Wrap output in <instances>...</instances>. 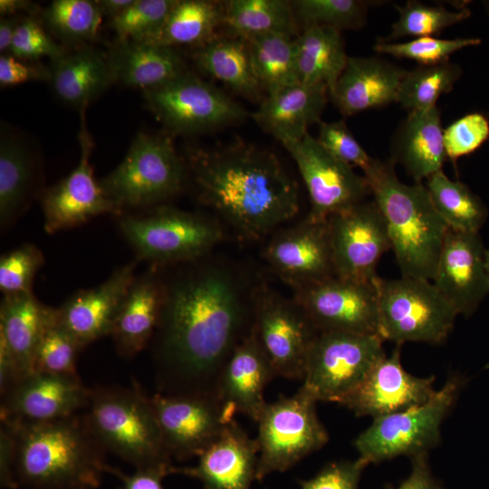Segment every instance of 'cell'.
I'll list each match as a JSON object with an SVG mask.
<instances>
[{"mask_svg":"<svg viewBox=\"0 0 489 489\" xmlns=\"http://www.w3.org/2000/svg\"><path fill=\"white\" fill-rule=\"evenodd\" d=\"M393 161L401 164L415 182L442 170L446 154L437 107L409 112L392 144Z\"/></svg>","mask_w":489,"mask_h":489,"instance_id":"f546056e","label":"cell"},{"mask_svg":"<svg viewBox=\"0 0 489 489\" xmlns=\"http://www.w3.org/2000/svg\"><path fill=\"white\" fill-rule=\"evenodd\" d=\"M327 92L325 85L299 82L266 94L251 116L283 145L296 141L308 133L310 125L321 122Z\"/></svg>","mask_w":489,"mask_h":489,"instance_id":"83f0119b","label":"cell"},{"mask_svg":"<svg viewBox=\"0 0 489 489\" xmlns=\"http://www.w3.org/2000/svg\"><path fill=\"white\" fill-rule=\"evenodd\" d=\"M316 403L301 388L291 397L266 403L257 420L256 480L286 471L326 445L329 435L318 417Z\"/></svg>","mask_w":489,"mask_h":489,"instance_id":"8fae6325","label":"cell"},{"mask_svg":"<svg viewBox=\"0 0 489 489\" xmlns=\"http://www.w3.org/2000/svg\"><path fill=\"white\" fill-rule=\"evenodd\" d=\"M274 377L269 360L250 329L225 361L216 395L232 417L242 414L257 422L266 405L264 389Z\"/></svg>","mask_w":489,"mask_h":489,"instance_id":"d4e9b609","label":"cell"},{"mask_svg":"<svg viewBox=\"0 0 489 489\" xmlns=\"http://www.w3.org/2000/svg\"><path fill=\"white\" fill-rule=\"evenodd\" d=\"M296 45L299 82L325 85L331 92L349 59L340 31L330 26H308L297 35Z\"/></svg>","mask_w":489,"mask_h":489,"instance_id":"836d02e7","label":"cell"},{"mask_svg":"<svg viewBox=\"0 0 489 489\" xmlns=\"http://www.w3.org/2000/svg\"><path fill=\"white\" fill-rule=\"evenodd\" d=\"M44 263L39 248L24 244L3 254L0 259V290L4 295L29 293L35 274Z\"/></svg>","mask_w":489,"mask_h":489,"instance_id":"7dc6e473","label":"cell"},{"mask_svg":"<svg viewBox=\"0 0 489 489\" xmlns=\"http://www.w3.org/2000/svg\"><path fill=\"white\" fill-rule=\"evenodd\" d=\"M184 161L198 200L242 239H260L298 213L297 184L269 150L243 141L189 147Z\"/></svg>","mask_w":489,"mask_h":489,"instance_id":"7a4b0ae2","label":"cell"},{"mask_svg":"<svg viewBox=\"0 0 489 489\" xmlns=\"http://www.w3.org/2000/svg\"><path fill=\"white\" fill-rule=\"evenodd\" d=\"M480 43L479 38L440 39L427 36L403 43L386 42L380 39L374 45V50L382 54L411 59L419 65H436L449 62L450 55L456 51Z\"/></svg>","mask_w":489,"mask_h":489,"instance_id":"f6af8a7d","label":"cell"},{"mask_svg":"<svg viewBox=\"0 0 489 489\" xmlns=\"http://www.w3.org/2000/svg\"><path fill=\"white\" fill-rule=\"evenodd\" d=\"M223 3L206 0H176L158 36L151 42L173 48L201 46L214 37L223 24Z\"/></svg>","mask_w":489,"mask_h":489,"instance_id":"8d00e7d4","label":"cell"},{"mask_svg":"<svg viewBox=\"0 0 489 489\" xmlns=\"http://www.w3.org/2000/svg\"><path fill=\"white\" fill-rule=\"evenodd\" d=\"M366 466L359 457L353 461L329 463L315 476L301 482V489H359Z\"/></svg>","mask_w":489,"mask_h":489,"instance_id":"816d5d0a","label":"cell"},{"mask_svg":"<svg viewBox=\"0 0 489 489\" xmlns=\"http://www.w3.org/2000/svg\"><path fill=\"white\" fill-rule=\"evenodd\" d=\"M143 94L149 109L172 133L207 131L247 116L225 93L187 72Z\"/></svg>","mask_w":489,"mask_h":489,"instance_id":"4fadbf2b","label":"cell"},{"mask_svg":"<svg viewBox=\"0 0 489 489\" xmlns=\"http://www.w3.org/2000/svg\"><path fill=\"white\" fill-rule=\"evenodd\" d=\"M14 436L15 488L94 489L107 472L105 449L84 417L47 422L1 420Z\"/></svg>","mask_w":489,"mask_h":489,"instance_id":"3957f363","label":"cell"},{"mask_svg":"<svg viewBox=\"0 0 489 489\" xmlns=\"http://www.w3.org/2000/svg\"><path fill=\"white\" fill-rule=\"evenodd\" d=\"M118 223L138 259L155 266L197 261L224 236L216 218L167 205L142 214H121Z\"/></svg>","mask_w":489,"mask_h":489,"instance_id":"52a82bcc","label":"cell"},{"mask_svg":"<svg viewBox=\"0 0 489 489\" xmlns=\"http://www.w3.org/2000/svg\"><path fill=\"white\" fill-rule=\"evenodd\" d=\"M86 408L85 422L105 451L136 469L171 465L151 398L139 387L91 388Z\"/></svg>","mask_w":489,"mask_h":489,"instance_id":"5b68a950","label":"cell"},{"mask_svg":"<svg viewBox=\"0 0 489 489\" xmlns=\"http://www.w3.org/2000/svg\"><path fill=\"white\" fill-rule=\"evenodd\" d=\"M48 81L60 101L81 111L115 82L108 54L91 46L53 60Z\"/></svg>","mask_w":489,"mask_h":489,"instance_id":"4dcf8cb0","label":"cell"},{"mask_svg":"<svg viewBox=\"0 0 489 489\" xmlns=\"http://www.w3.org/2000/svg\"><path fill=\"white\" fill-rule=\"evenodd\" d=\"M319 137L321 146L338 159L350 165L366 168L372 158L365 151L349 130L344 121L320 123Z\"/></svg>","mask_w":489,"mask_h":489,"instance_id":"f907efd6","label":"cell"},{"mask_svg":"<svg viewBox=\"0 0 489 489\" xmlns=\"http://www.w3.org/2000/svg\"><path fill=\"white\" fill-rule=\"evenodd\" d=\"M15 459V441L11 429L1 423L0 430V479L1 485L15 489L14 465Z\"/></svg>","mask_w":489,"mask_h":489,"instance_id":"9f6ffc18","label":"cell"},{"mask_svg":"<svg viewBox=\"0 0 489 489\" xmlns=\"http://www.w3.org/2000/svg\"><path fill=\"white\" fill-rule=\"evenodd\" d=\"M426 187L434 206L450 229L479 233L486 221L487 209L465 184L450 179L440 170L427 179Z\"/></svg>","mask_w":489,"mask_h":489,"instance_id":"f35d334b","label":"cell"},{"mask_svg":"<svg viewBox=\"0 0 489 489\" xmlns=\"http://www.w3.org/2000/svg\"><path fill=\"white\" fill-rule=\"evenodd\" d=\"M138 262L116 269L96 287L82 290L56 308L57 322L83 348L110 335L123 301L135 279Z\"/></svg>","mask_w":489,"mask_h":489,"instance_id":"cb8c5ba5","label":"cell"},{"mask_svg":"<svg viewBox=\"0 0 489 489\" xmlns=\"http://www.w3.org/2000/svg\"><path fill=\"white\" fill-rule=\"evenodd\" d=\"M485 252L479 233L449 228L431 282L458 315L471 316L489 292Z\"/></svg>","mask_w":489,"mask_h":489,"instance_id":"7402d4cb","label":"cell"},{"mask_svg":"<svg viewBox=\"0 0 489 489\" xmlns=\"http://www.w3.org/2000/svg\"><path fill=\"white\" fill-rule=\"evenodd\" d=\"M378 334L319 332L305 360L301 389L314 400L341 402L386 355Z\"/></svg>","mask_w":489,"mask_h":489,"instance_id":"30bf717a","label":"cell"},{"mask_svg":"<svg viewBox=\"0 0 489 489\" xmlns=\"http://www.w3.org/2000/svg\"><path fill=\"white\" fill-rule=\"evenodd\" d=\"M386 489H443L433 476L427 461V454L411 457V472L398 486H387Z\"/></svg>","mask_w":489,"mask_h":489,"instance_id":"11a10c76","label":"cell"},{"mask_svg":"<svg viewBox=\"0 0 489 489\" xmlns=\"http://www.w3.org/2000/svg\"><path fill=\"white\" fill-rule=\"evenodd\" d=\"M97 1L55 0L43 11L47 27L59 38L68 43L93 40L102 19Z\"/></svg>","mask_w":489,"mask_h":489,"instance_id":"60d3db41","label":"cell"},{"mask_svg":"<svg viewBox=\"0 0 489 489\" xmlns=\"http://www.w3.org/2000/svg\"><path fill=\"white\" fill-rule=\"evenodd\" d=\"M251 331L275 376L301 379L312 341L319 333L292 298L263 288L252 298Z\"/></svg>","mask_w":489,"mask_h":489,"instance_id":"7c38bea8","label":"cell"},{"mask_svg":"<svg viewBox=\"0 0 489 489\" xmlns=\"http://www.w3.org/2000/svg\"><path fill=\"white\" fill-rule=\"evenodd\" d=\"M34 166L25 145L14 137L2 135L0 142V224L9 227L27 207Z\"/></svg>","mask_w":489,"mask_h":489,"instance_id":"e575fe53","label":"cell"},{"mask_svg":"<svg viewBox=\"0 0 489 489\" xmlns=\"http://www.w3.org/2000/svg\"><path fill=\"white\" fill-rule=\"evenodd\" d=\"M401 345L391 355L378 360L359 386L340 405L357 417L372 418L397 413L427 402L432 398L435 377H417L402 366Z\"/></svg>","mask_w":489,"mask_h":489,"instance_id":"44dd1931","label":"cell"},{"mask_svg":"<svg viewBox=\"0 0 489 489\" xmlns=\"http://www.w3.org/2000/svg\"><path fill=\"white\" fill-rule=\"evenodd\" d=\"M65 53L34 18L25 17L16 28L9 54L23 61H35L48 56L55 60Z\"/></svg>","mask_w":489,"mask_h":489,"instance_id":"681fc988","label":"cell"},{"mask_svg":"<svg viewBox=\"0 0 489 489\" xmlns=\"http://www.w3.org/2000/svg\"><path fill=\"white\" fill-rule=\"evenodd\" d=\"M327 222L335 276L374 283L378 264L390 250L386 225L374 201H363Z\"/></svg>","mask_w":489,"mask_h":489,"instance_id":"2e32d148","label":"cell"},{"mask_svg":"<svg viewBox=\"0 0 489 489\" xmlns=\"http://www.w3.org/2000/svg\"><path fill=\"white\" fill-rule=\"evenodd\" d=\"M486 268L489 275V248L485 252Z\"/></svg>","mask_w":489,"mask_h":489,"instance_id":"94428289","label":"cell"},{"mask_svg":"<svg viewBox=\"0 0 489 489\" xmlns=\"http://www.w3.org/2000/svg\"><path fill=\"white\" fill-rule=\"evenodd\" d=\"M395 7L398 18L392 24L388 36L381 39L386 42L405 36L435 37L446 28L467 19L471 14L467 8L449 11L443 5H427L414 0Z\"/></svg>","mask_w":489,"mask_h":489,"instance_id":"b9f144b4","label":"cell"},{"mask_svg":"<svg viewBox=\"0 0 489 489\" xmlns=\"http://www.w3.org/2000/svg\"><path fill=\"white\" fill-rule=\"evenodd\" d=\"M82 348L55 319L39 344L34 372L77 377L76 360Z\"/></svg>","mask_w":489,"mask_h":489,"instance_id":"bcb514c9","label":"cell"},{"mask_svg":"<svg viewBox=\"0 0 489 489\" xmlns=\"http://www.w3.org/2000/svg\"><path fill=\"white\" fill-rule=\"evenodd\" d=\"M85 110L81 111L79 132L80 159L76 168L42 197L44 229L55 233L77 226L99 215L120 216L93 176L90 158L92 141L85 125Z\"/></svg>","mask_w":489,"mask_h":489,"instance_id":"ffe728a7","label":"cell"},{"mask_svg":"<svg viewBox=\"0 0 489 489\" xmlns=\"http://www.w3.org/2000/svg\"><path fill=\"white\" fill-rule=\"evenodd\" d=\"M245 40L254 72L266 94L300 82L296 38L281 34H266Z\"/></svg>","mask_w":489,"mask_h":489,"instance_id":"74e56055","label":"cell"},{"mask_svg":"<svg viewBox=\"0 0 489 489\" xmlns=\"http://www.w3.org/2000/svg\"><path fill=\"white\" fill-rule=\"evenodd\" d=\"M406 70L376 57H349L330 92L343 115L350 116L398 101Z\"/></svg>","mask_w":489,"mask_h":489,"instance_id":"4316f807","label":"cell"},{"mask_svg":"<svg viewBox=\"0 0 489 489\" xmlns=\"http://www.w3.org/2000/svg\"><path fill=\"white\" fill-rule=\"evenodd\" d=\"M115 82L143 91L160 87L185 73L174 48L146 42H119L108 54Z\"/></svg>","mask_w":489,"mask_h":489,"instance_id":"1f68e13d","label":"cell"},{"mask_svg":"<svg viewBox=\"0 0 489 489\" xmlns=\"http://www.w3.org/2000/svg\"><path fill=\"white\" fill-rule=\"evenodd\" d=\"M193 59L203 72L221 81L235 92L251 99L260 97L263 89L254 72L244 38L216 36L198 46Z\"/></svg>","mask_w":489,"mask_h":489,"instance_id":"d6a6232c","label":"cell"},{"mask_svg":"<svg viewBox=\"0 0 489 489\" xmlns=\"http://www.w3.org/2000/svg\"><path fill=\"white\" fill-rule=\"evenodd\" d=\"M22 17L2 16L0 19V52L2 54L9 53L12 42Z\"/></svg>","mask_w":489,"mask_h":489,"instance_id":"6f0895ef","label":"cell"},{"mask_svg":"<svg viewBox=\"0 0 489 489\" xmlns=\"http://www.w3.org/2000/svg\"><path fill=\"white\" fill-rule=\"evenodd\" d=\"M297 23L335 29L363 24L369 2L358 0H296L291 2Z\"/></svg>","mask_w":489,"mask_h":489,"instance_id":"ee69618b","label":"cell"},{"mask_svg":"<svg viewBox=\"0 0 489 489\" xmlns=\"http://www.w3.org/2000/svg\"><path fill=\"white\" fill-rule=\"evenodd\" d=\"M153 336L159 393L216 395L220 372L249 332L248 308L236 276L226 267L194 264L164 283Z\"/></svg>","mask_w":489,"mask_h":489,"instance_id":"6da1fadb","label":"cell"},{"mask_svg":"<svg viewBox=\"0 0 489 489\" xmlns=\"http://www.w3.org/2000/svg\"><path fill=\"white\" fill-rule=\"evenodd\" d=\"M283 146L294 160L308 191L311 202L308 218L327 221L330 216L365 201L370 194L365 177L330 154L309 132Z\"/></svg>","mask_w":489,"mask_h":489,"instance_id":"5bb4252c","label":"cell"},{"mask_svg":"<svg viewBox=\"0 0 489 489\" xmlns=\"http://www.w3.org/2000/svg\"><path fill=\"white\" fill-rule=\"evenodd\" d=\"M187 178L185 161L171 139L140 132L123 160L100 184L121 215L124 209L165 205L182 190Z\"/></svg>","mask_w":489,"mask_h":489,"instance_id":"8992f818","label":"cell"},{"mask_svg":"<svg viewBox=\"0 0 489 489\" xmlns=\"http://www.w3.org/2000/svg\"><path fill=\"white\" fill-rule=\"evenodd\" d=\"M164 299L158 266L136 276L118 313L110 335L119 353L131 358L141 351L157 330Z\"/></svg>","mask_w":489,"mask_h":489,"instance_id":"f1b7e54d","label":"cell"},{"mask_svg":"<svg viewBox=\"0 0 489 489\" xmlns=\"http://www.w3.org/2000/svg\"><path fill=\"white\" fill-rule=\"evenodd\" d=\"M56 319V308L33 292L4 295L0 305V389L5 393L34 372L42 338Z\"/></svg>","mask_w":489,"mask_h":489,"instance_id":"ac0fdd59","label":"cell"},{"mask_svg":"<svg viewBox=\"0 0 489 489\" xmlns=\"http://www.w3.org/2000/svg\"><path fill=\"white\" fill-rule=\"evenodd\" d=\"M264 259L294 291L335 276L328 222L306 217L276 231Z\"/></svg>","mask_w":489,"mask_h":489,"instance_id":"d6986e66","label":"cell"},{"mask_svg":"<svg viewBox=\"0 0 489 489\" xmlns=\"http://www.w3.org/2000/svg\"><path fill=\"white\" fill-rule=\"evenodd\" d=\"M11 54L0 57V85L14 86L35 80H48L49 70L22 62Z\"/></svg>","mask_w":489,"mask_h":489,"instance_id":"f5cc1de1","label":"cell"},{"mask_svg":"<svg viewBox=\"0 0 489 489\" xmlns=\"http://www.w3.org/2000/svg\"><path fill=\"white\" fill-rule=\"evenodd\" d=\"M192 467H172L199 480L205 489H250L256 479L258 446L232 420L220 435L197 456Z\"/></svg>","mask_w":489,"mask_h":489,"instance_id":"484cf974","label":"cell"},{"mask_svg":"<svg viewBox=\"0 0 489 489\" xmlns=\"http://www.w3.org/2000/svg\"><path fill=\"white\" fill-rule=\"evenodd\" d=\"M461 74L460 66L449 62L419 65L407 71L399 86L398 102L410 112L434 108L438 98L452 90Z\"/></svg>","mask_w":489,"mask_h":489,"instance_id":"ab89813d","label":"cell"},{"mask_svg":"<svg viewBox=\"0 0 489 489\" xmlns=\"http://www.w3.org/2000/svg\"><path fill=\"white\" fill-rule=\"evenodd\" d=\"M172 465L159 466L145 469H136L132 475L123 474L121 471L107 466V472L119 477L124 489H164L162 480L171 474Z\"/></svg>","mask_w":489,"mask_h":489,"instance_id":"db71d44e","label":"cell"},{"mask_svg":"<svg viewBox=\"0 0 489 489\" xmlns=\"http://www.w3.org/2000/svg\"><path fill=\"white\" fill-rule=\"evenodd\" d=\"M36 5L24 0H0V14L3 16H15L20 12L36 13Z\"/></svg>","mask_w":489,"mask_h":489,"instance_id":"680465c9","label":"cell"},{"mask_svg":"<svg viewBox=\"0 0 489 489\" xmlns=\"http://www.w3.org/2000/svg\"><path fill=\"white\" fill-rule=\"evenodd\" d=\"M363 173L384 219L401 276L432 281L449 227L426 185L401 182L392 162L374 158Z\"/></svg>","mask_w":489,"mask_h":489,"instance_id":"277c9868","label":"cell"},{"mask_svg":"<svg viewBox=\"0 0 489 489\" xmlns=\"http://www.w3.org/2000/svg\"><path fill=\"white\" fill-rule=\"evenodd\" d=\"M91 388L79 377L33 372L1 394V420L47 422L76 415Z\"/></svg>","mask_w":489,"mask_h":489,"instance_id":"603a6c76","label":"cell"},{"mask_svg":"<svg viewBox=\"0 0 489 489\" xmlns=\"http://www.w3.org/2000/svg\"><path fill=\"white\" fill-rule=\"evenodd\" d=\"M379 335L384 340L443 343L458 313L431 281L401 276L375 280Z\"/></svg>","mask_w":489,"mask_h":489,"instance_id":"9c48e42d","label":"cell"},{"mask_svg":"<svg viewBox=\"0 0 489 489\" xmlns=\"http://www.w3.org/2000/svg\"><path fill=\"white\" fill-rule=\"evenodd\" d=\"M176 0H135L122 14L110 18L119 42L151 43L159 34Z\"/></svg>","mask_w":489,"mask_h":489,"instance_id":"7bdbcfd3","label":"cell"},{"mask_svg":"<svg viewBox=\"0 0 489 489\" xmlns=\"http://www.w3.org/2000/svg\"><path fill=\"white\" fill-rule=\"evenodd\" d=\"M465 381L451 375L430 399L397 413L373 418L354 439V446L367 465L400 455L410 458L436 447L441 441V425L454 407Z\"/></svg>","mask_w":489,"mask_h":489,"instance_id":"ba28073f","label":"cell"},{"mask_svg":"<svg viewBox=\"0 0 489 489\" xmlns=\"http://www.w3.org/2000/svg\"><path fill=\"white\" fill-rule=\"evenodd\" d=\"M135 0H101L97 1L102 14L113 18L125 12Z\"/></svg>","mask_w":489,"mask_h":489,"instance_id":"91938a15","label":"cell"},{"mask_svg":"<svg viewBox=\"0 0 489 489\" xmlns=\"http://www.w3.org/2000/svg\"><path fill=\"white\" fill-rule=\"evenodd\" d=\"M166 448L177 459L198 456L235 417L212 395L150 397Z\"/></svg>","mask_w":489,"mask_h":489,"instance_id":"e0dca14e","label":"cell"},{"mask_svg":"<svg viewBox=\"0 0 489 489\" xmlns=\"http://www.w3.org/2000/svg\"><path fill=\"white\" fill-rule=\"evenodd\" d=\"M489 139V120L482 113H469L444 129L446 158L455 162L477 150Z\"/></svg>","mask_w":489,"mask_h":489,"instance_id":"c3c4849f","label":"cell"},{"mask_svg":"<svg viewBox=\"0 0 489 489\" xmlns=\"http://www.w3.org/2000/svg\"><path fill=\"white\" fill-rule=\"evenodd\" d=\"M222 25L231 35L248 38L281 34L293 36L298 23L291 2L283 0H230L223 2Z\"/></svg>","mask_w":489,"mask_h":489,"instance_id":"d590c367","label":"cell"},{"mask_svg":"<svg viewBox=\"0 0 489 489\" xmlns=\"http://www.w3.org/2000/svg\"><path fill=\"white\" fill-rule=\"evenodd\" d=\"M293 298L319 332L379 335L375 282L362 283L332 276L295 290Z\"/></svg>","mask_w":489,"mask_h":489,"instance_id":"9a60e30c","label":"cell"}]
</instances>
